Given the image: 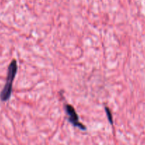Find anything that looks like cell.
Here are the masks:
<instances>
[{
  "mask_svg": "<svg viewBox=\"0 0 145 145\" xmlns=\"http://www.w3.org/2000/svg\"><path fill=\"white\" fill-rule=\"evenodd\" d=\"M17 69H18V67H17L16 60L13 59L9 66L6 84L0 93V99L1 101H7L11 98V93H12L13 82L16 74Z\"/></svg>",
  "mask_w": 145,
  "mask_h": 145,
  "instance_id": "6da1fadb",
  "label": "cell"
},
{
  "mask_svg": "<svg viewBox=\"0 0 145 145\" xmlns=\"http://www.w3.org/2000/svg\"><path fill=\"white\" fill-rule=\"evenodd\" d=\"M65 110L67 116H68V120L71 122V124L73 125L75 127H78V128L81 129V130H85V125H83L80 122L79 117H78L75 108H74L71 105L65 104Z\"/></svg>",
  "mask_w": 145,
  "mask_h": 145,
  "instance_id": "7a4b0ae2",
  "label": "cell"
},
{
  "mask_svg": "<svg viewBox=\"0 0 145 145\" xmlns=\"http://www.w3.org/2000/svg\"><path fill=\"white\" fill-rule=\"evenodd\" d=\"M105 110H106L107 116L108 120H109V123H110L111 124H112V123H113V120H112V113H111L110 110H109L108 108H105Z\"/></svg>",
  "mask_w": 145,
  "mask_h": 145,
  "instance_id": "3957f363",
  "label": "cell"
}]
</instances>
